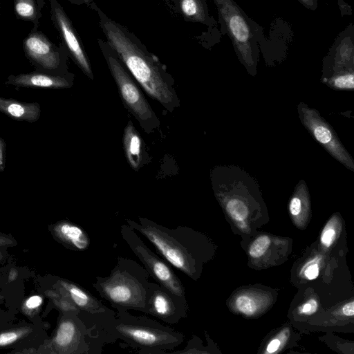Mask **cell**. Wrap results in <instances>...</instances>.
I'll return each instance as SVG.
<instances>
[{"instance_id": "obj_30", "label": "cell", "mask_w": 354, "mask_h": 354, "mask_svg": "<svg viewBox=\"0 0 354 354\" xmlns=\"http://www.w3.org/2000/svg\"><path fill=\"white\" fill-rule=\"evenodd\" d=\"M171 9L176 10L177 0H163Z\"/></svg>"}, {"instance_id": "obj_5", "label": "cell", "mask_w": 354, "mask_h": 354, "mask_svg": "<svg viewBox=\"0 0 354 354\" xmlns=\"http://www.w3.org/2000/svg\"><path fill=\"white\" fill-rule=\"evenodd\" d=\"M97 44L115 82L123 105L136 118L145 133H154L160 128V120L149 104L140 86L109 44L102 39H97Z\"/></svg>"}, {"instance_id": "obj_24", "label": "cell", "mask_w": 354, "mask_h": 354, "mask_svg": "<svg viewBox=\"0 0 354 354\" xmlns=\"http://www.w3.org/2000/svg\"><path fill=\"white\" fill-rule=\"evenodd\" d=\"M6 144L0 136V171H3L6 168Z\"/></svg>"}, {"instance_id": "obj_16", "label": "cell", "mask_w": 354, "mask_h": 354, "mask_svg": "<svg viewBox=\"0 0 354 354\" xmlns=\"http://www.w3.org/2000/svg\"><path fill=\"white\" fill-rule=\"evenodd\" d=\"M175 11L180 12L187 21L201 23L206 26L214 24L205 0H177Z\"/></svg>"}, {"instance_id": "obj_15", "label": "cell", "mask_w": 354, "mask_h": 354, "mask_svg": "<svg viewBox=\"0 0 354 354\" xmlns=\"http://www.w3.org/2000/svg\"><path fill=\"white\" fill-rule=\"evenodd\" d=\"M57 236L68 247L77 251L87 250L91 244L86 232L70 221H62L55 228Z\"/></svg>"}, {"instance_id": "obj_12", "label": "cell", "mask_w": 354, "mask_h": 354, "mask_svg": "<svg viewBox=\"0 0 354 354\" xmlns=\"http://www.w3.org/2000/svg\"><path fill=\"white\" fill-rule=\"evenodd\" d=\"M74 80L75 75L71 72L58 75L35 71L10 75L5 84L21 88L62 89L72 87Z\"/></svg>"}, {"instance_id": "obj_21", "label": "cell", "mask_w": 354, "mask_h": 354, "mask_svg": "<svg viewBox=\"0 0 354 354\" xmlns=\"http://www.w3.org/2000/svg\"><path fill=\"white\" fill-rule=\"evenodd\" d=\"M319 273V268L317 263L311 261L306 265L304 274L308 279L313 280L316 279L318 277Z\"/></svg>"}, {"instance_id": "obj_1", "label": "cell", "mask_w": 354, "mask_h": 354, "mask_svg": "<svg viewBox=\"0 0 354 354\" xmlns=\"http://www.w3.org/2000/svg\"><path fill=\"white\" fill-rule=\"evenodd\" d=\"M90 8L98 15L106 41L139 86L151 98L173 113L180 102L174 80L166 66L126 26L109 17L94 2Z\"/></svg>"}, {"instance_id": "obj_14", "label": "cell", "mask_w": 354, "mask_h": 354, "mask_svg": "<svg viewBox=\"0 0 354 354\" xmlns=\"http://www.w3.org/2000/svg\"><path fill=\"white\" fill-rule=\"evenodd\" d=\"M0 112L15 120L35 122L40 118L41 107L37 102H23L0 97Z\"/></svg>"}, {"instance_id": "obj_9", "label": "cell", "mask_w": 354, "mask_h": 354, "mask_svg": "<svg viewBox=\"0 0 354 354\" xmlns=\"http://www.w3.org/2000/svg\"><path fill=\"white\" fill-rule=\"evenodd\" d=\"M299 119L311 134L325 150L347 169L354 171V161L346 150L331 126L315 109L308 107L304 102L297 106Z\"/></svg>"}, {"instance_id": "obj_27", "label": "cell", "mask_w": 354, "mask_h": 354, "mask_svg": "<svg viewBox=\"0 0 354 354\" xmlns=\"http://www.w3.org/2000/svg\"><path fill=\"white\" fill-rule=\"evenodd\" d=\"M342 313L347 317H352L354 315V302L352 301L346 304L342 308Z\"/></svg>"}, {"instance_id": "obj_3", "label": "cell", "mask_w": 354, "mask_h": 354, "mask_svg": "<svg viewBox=\"0 0 354 354\" xmlns=\"http://www.w3.org/2000/svg\"><path fill=\"white\" fill-rule=\"evenodd\" d=\"M149 274L133 259L119 257L106 277H97L93 287L100 296L118 310L145 312Z\"/></svg>"}, {"instance_id": "obj_10", "label": "cell", "mask_w": 354, "mask_h": 354, "mask_svg": "<svg viewBox=\"0 0 354 354\" xmlns=\"http://www.w3.org/2000/svg\"><path fill=\"white\" fill-rule=\"evenodd\" d=\"M51 21L69 57L90 80L94 79L90 60L71 20L57 0H48Z\"/></svg>"}, {"instance_id": "obj_22", "label": "cell", "mask_w": 354, "mask_h": 354, "mask_svg": "<svg viewBox=\"0 0 354 354\" xmlns=\"http://www.w3.org/2000/svg\"><path fill=\"white\" fill-rule=\"evenodd\" d=\"M317 302L315 299H310L306 301L300 308V313L306 315H310L316 312Z\"/></svg>"}, {"instance_id": "obj_19", "label": "cell", "mask_w": 354, "mask_h": 354, "mask_svg": "<svg viewBox=\"0 0 354 354\" xmlns=\"http://www.w3.org/2000/svg\"><path fill=\"white\" fill-rule=\"evenodd\" d=\"M270 245V239L268 236L258 237L250 246L249 254L253 258L262 257Z\"/></svg>"}, {"instance_id": "obj_17", "label": "cell", "mask_w": 354, "mask_h": 354, "mask_svg": "<svg viewBox=\"0 0 354 354\" xmlns=\"http://www.w3.org/2000/svg\"><path fill=\"white\" fill-rule=\"evenodd\" d=\"M14 12L17 19L30 21L33 26H39L44 0H14Z\"/></svg>"}, {"instance_id": "obj_28", "label": "cell", "mask_w": 354, "mask_h": 354, "mask_svg": "<svg viewBox=\"0 0 354 354\" xmlns=\"http://www.w3.org/2000/svg\"><path fill=\"white\" fill-rule=\"evenodd\" d=\"M308 10L315 11L317 8V0H298Z\"/></svg>"}, {"instance_id": "obj_18", "label": "cell", "mask_w": 354, "mask_h": 354, "mask_svg": "<svg viewBox=\"0 0 354 354\" xmlns=\"http://www.w3.org/2000/svg\"><path fill=\"white\" fill-rule=\"evenodd\" d=\"M235 304L238 310L246 315H253L259 306L258 301L254 297L247 295L239 296Z\"/></svg>"}, {"instance_id": "obj_6", "label": "cell", "mask_w": 354, "mask_h": 354, "mask_svg": "<svg viewBox=\"0 0 354 354\" xmlns=\"http://www.w3.org/2000/svg\"><path fill=\"white\" fill-rule=\"evenodd\" d=\"M225 26L236 54L252 76L257 73L259 59L258 30L252 21L234 0H213Z\"/></svg>"}, {"instance_id": "obj_2", "label": "cell", "mask_w": 354, "mask_h": 354, "mask_svg": "<svg viewBox=\"0 0 354 354\" xmlns=\"http://www.w3.org/2000/svg\"><path fill=\"white\" fill-rule=\"evenodd\" d=\"M138 221L126 219L127 223L145 236L157 252L170 265L192 279H196L204 257V239L190 227L169 228L147 218Z\"/></svg>"}, {"instance_id": "obj_26", "label": "cell", "mask_w": 354, "mask_h": 354, "mask_svg": "<svg viewBox=\"0 0 354 354\" xmlns=\"http://www.w3.org/2000/svg\"><path fill=\"white\" fill-rule=\"evenodd\" d=\"M281 346V341L277 338H274L270 342L266 348V353H272L276 352Z\"/></svg>"}, {"instance_id": "obj_8", "label": "cell", "mask_w": 354, "mask_h": 354, "mask_svg": "<svg viewBox=\"0 0 354 354\" xmlns=\"http://www.w3.org/2000/svg\"><path fill=\"white\" fill-rule=\"evenodd\" d=\"M26 58L36 71L52 74L68 73V53L62 45L52 42L38 27L32 28L22 42Z\"/></svg>"}, {"instance_id": "obj_11", "label": "cell", "mask_w": 354, "mask_h": 354, "mask_svg": "<svg viewBox=\"0 0 354 354\" xmlns=\"http://www.w3.org/2000/svg\"><path fill=\"white\" fill-rule=\"evenodd\" d=\"M186 297L178 296L157 282L149 281L148 297L144 313L175 324L187 317Z\"/></svg>"}, {"instance_id": "obj_13", "label": "cell", "mask_w": 354, "mask_h": 354, "mask_svg": "<svg viewBox=\"0 0 354 354\" xmlns=\"http://www.w3.org/2000/svg\"><path fill=\"white\" fill-rule=\"evenodd\" d=\"M122 145L128 164L133 171H138L146 164L147 154L143 140L131 120L124 129Z\"/></svg>"}, {"instance_id": "obj_29", "label": "cell", "mask_w": 354, "mask_h": 354, "mask_svg": "<svg viewBox=\"0 0 354 354\" xmlns=\"http://www.w3.org/2000/svg\"><path fill=\"white\" fill-rule=\"evenodd\" d=\"M70 3L81 6V5H86L87 6H91V5L94 2L93 0H68Z\"/></svg>"}, {"instance_id": "obj_7", "label": "cell", "mask_w": 354, "mask_h": 354, "mask_svg": "<svg viewBox=\"0 0 354 354\" xmlns=\"http://www.w3.org/2000/svg\"><path fill=\"white\" fill-rule=\"evenodd\" d=\"M120 232L123 240L142 263L149 277L173 293L185 297V290L183 283L169 263L151 250L138 236L136 231L127 223L121 225Z\"/></svg>"}, {"instance_id": "obj_23", "label": "cell", "mask_w": 354, "mask_h": 354, "mask_svg": "<svg viewBox=\"0 0 354 354\" xmlns=\"http://www.w3.org/2000/svg\"><path fill=\"white\" fill-rule=\"evenodd\" d=\"M18 338L15 332H8L0 334V346H6L13 343Z\"/></svg>"}, {"instance_id": "obj_20", "label": "cell", "mask_w": 354, "mask_h": 354, "mask_svg": "<svg viewBox=\"0 0 354 354\" xmlns=\"http://www.w3.org/2000/svg\"><path fill=\"white\" fill-rule=\"evenodd\" d=\"M334 223V218L330 219L321 234V243L326 248H329L336 238L337 232Z\"/></svg>"}, {"instance_id": "obj_25", "label": "cell", "mask_w": 354, "mask_h": 354, "mask_svg": "<svg viewBox=\"0 0 354 354\" xmlns=\"http://www.w3.org/2000/svg\"><path fill=\"white\" fill-rule=\"evenodd\" d=\"M42 298L39 295H33L30 297L26 301V306L29 309L38 308L42 304Z\"/></svg>"}, {"instance_id": "obj_4", "label": "cell", "mask_w": 354, "mask_h": 354, "mask_svg": "<svg viewBox=\"0 0 354 354\" xmlns=\"http://www.w3.org/2000/svg\"><path fill=\"white\" fill-rule=\"evenodd\" d=\"M114 341L120 339L138 353L163 354L184 341L183 333L142 315L118 310L111 328Z\"/></svg>"}]
</instances>
